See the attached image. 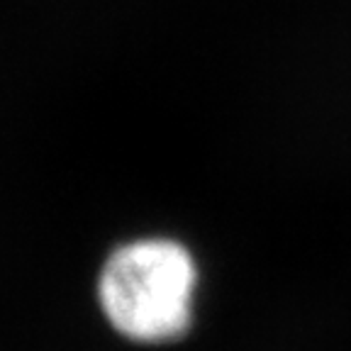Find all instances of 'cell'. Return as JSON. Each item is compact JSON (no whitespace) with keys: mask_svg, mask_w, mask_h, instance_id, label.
I'll return each instance as SVG.
<instances>
[{"mask_svg":"<svg viewBox=\"0 0 351 351\" xmlns=\"http://www.w3.org/2000/svg\"><path fill=\"white\" fill-rule=\"evenodd\" d=\"M195 293L193 254L166 237L120 244L95 276V307L105 327L132 346H164L186 337Z\"/></svg>","mask_w":351,"mask_h":351,"instance_id":"cell-1","label":"cell"}]
</instances>
